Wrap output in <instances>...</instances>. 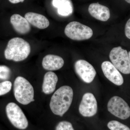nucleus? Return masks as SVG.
Listing matches in <instances>:
<instances>
[{
	"label": "nucleus",
	"mask_w": 130,
	"mask_h": 130,
	"mask_svg": "<svg viewBox=\"0 0 130 130\" xmlns=\"http://www.w3.org/2000/svg\"><path fill=\"white\" fill-rule=\"evenodd\" d=\"M73 95V90L70 86L60 87L51 97L50 103L51 111L55 115L63 116L70 108Z\"/></svg>",
	"instance_id": "nucleus-1"
},
{
	"label": "nucleus",
	"mask_w": 130,
	"mask_h": 130,
	"mask_svg": "<svg viewBox=\"0 0 130 130\" xmlns=\"http://www.w3.org/2000/svg\"><path fill=\"white\" fill-rule=\"evenodd\" d=\"M30 51V46L28 42L21 38L15 37L8 42L4 55L6 59L19 62L28 58Z\"/></svg>",
	"instance_id": "nucleus-2"
},
{
	"label": "nucleus",
	"mask_w": 130,
	"mask_h": 130,
	"mask_svg": "<svg viewBox=\"0 0 130 130\" xmlns=\"http://www.w3.org/2000/svg\"><path fill=\"white\" fill-rule=\"evenodd\" d=\"M14 97L18 102L27 105L34 101V90L30 83L23 77L16 78L14 83Z\"/></svg>",
	"instance_id": "nucleus-3"
},
{
	"label": "nucleus",
	"mask_w": 130,
	"mask_h": 130,
	"mask_svg": "<svg viewBox=\"0 0 130 130\" xmlns=\"http://www.w3.org/2000/svg\"><path fill=\"white\" fill-rule=\"evenodd\" d=\"M64 33L68 37L76 41L88 40L93 35L91 28L77 21L68 24L65 28Z\"/></svg>",
	"instance_id": "nucleus-4"
},
{
	"label": "nucleus",
	"mask_w": 130,
	"mask_h": 130,
	"mask_svg": "<svg viewBox=\"0 0 130 130\" xmlns=\"http://www.w3.org/2000/svg\"><path fill=\"white\" fill-rule=\"evenodd\" d=\"M109 59L112 64L124 74L130 73V61L127 51L121 47L113 48L110 51Z\"/></svg>",
	"instance_id": "nucleus-5"
},
{
	"label": "nucleus",
	"mask_w": 130,
	"mask_h": 130,
	"mask_svg": "<svg viewBox=\"0 0 130 130\" xmlns=\"http://www.w3.org/2000/svg\"><path fill=\"white\" fill-rule=\"evenodd\" d=\"M6 110L8 118L15 128L21 130L27 128L28 120L22 109L17 104L9 103L7 105Z\"/></svg>",
	"instance_id": "nucleus-6"
},
{
	"label": "nucleus",
	"mask_w": 130,
	"mask_h": 130,
	"mask_svg": "<svg viewBox=\"0 0 130 130\" xmlns=\"http://www.w3.org/2000/svg\"><path fill=\"white\" fill-rule=\"evenodd\" d=\"M108 110L115 116L125 120L130 116V108L123 99L118 96L111 98L107 104Z\"/></svg>",
	"instance_id": "nucleus-7"
},
{
	"label": "nucleus",
	"mask_w": 130,
	"mask_h": 130,
	"mask_svg": "<svg viewBox=\"0 0 130 130\" xmlns=\"http://www.w3.org/2000/svg\"><path fill=\"white\" fill-rule=\"evenodd\" d=\"M74 68L78 76L86 83L92 82L96 75V72L93 66L84 60L77 61L74 64Z\"/></svg>",
	"instance_id": "nucleus-8"
},
{
	"label": "nucleus",
	"mask_w": 130,
	"mask_h": 130,
	"mask_svg": "<svg viewBox=\"0 0 130 130\" xmlns=\"http://www.w3.org/2000/svg\"><path fill=\"white\" fill-rule=\"evenodd\" d=\"M97 110V102L94 95L90 93L85 94L79 106L80 113L84 117H92L96 113Z\"/></svg>",
	"instance_id": "nucleus-9"
},
{
	"label": "nucleus",
	"mask_w": 130,
	"mask_h": 130,
	"mask_svg": "<svg viewBox=\"0 0 130 130\" xmlns=\"http://www.w3.org/2000/svg\"><path fill=\"white\" fill-rule=\"evenodd\" d=\"M101 68L105 77L109 81L118 86L123 84L124 79L122 75L111 63L104 61L102 64Z\"/></svg>",
	"instance_id": "nucleus-10"
},
{
	"label": "nucleus",
	"mask_w": 130,
	"mask_h": 130,
	"mask_svg": "<svg viewBox=\"0 0 130 130\" xmlns=\"http://www.w3.org/2000/svg\"><path fill=\"white\" fill-rule=\"evenodd\" d=\"M10 22L16 32L20 35L28 34L30 31V24L25 18L18 14L11 16Z\"/></svg>",
	"instance_id": "nucleus-11"
},
{
	"label": "nucleus",
	"mask_w": 130,
	"mask_h": 130,
	"mask_svg": "<svg viewBox=\"0 0 130 130\" xmlns=\"http://www.w3.org/2000/svg\"><path fill=\"white\" fill-rule=\"evenodd\" d=\"M88 11L92 17L100 21H106L110 17L109 8L98 3H93L89 6Z\"/></svg>",
	"instance_id": "nucleus-12"
},
{
	"label": "nucleus",
	"mask_w": 130,
	"mask_h": 130,
	"mask_svg": "<svg viewBox=\"0 0 130 130\" xmlns=\"http://www.w3.org/2000/svg\"><path fill=\"white\" fill-rule=\"evenodd\" d=\"M64 63V60L60 56L49 54L43 58L42 66L44 70L47 71H56L63 67Z\"/></svg>",
	"instance_id": "nucleus-13"
},
{
	"label": "nucleus",
	"mask_w": 130,
	"mask_h": 130,
	"mask_svg": "<svg viewBox=\"0 0 130 130\" xmlns=\"http://www.w3.org/2000/svg\"><path fill=\"white\" fill-rule=\"evenodd\" d=\"M25 18L30 24L38 29H43L48 28L49 26L48 20L41 14L29 12L26 13Z\"/></svg>",
	"instance_id": "nucleus-14"
},
{
	"label": "nucleus",
	"mask_w": 130,
	"mask_h": 130,
	"mask_svg": "<svg viewBox=\"0 0 130 130\" xmlns=\"http://www.w3.org/2000/svg\"><path fill=\"white\" fill-rule=\"evenodd\" d=\"M52 5L57 8L58 13L60 16H68L73 12V5L71 0H53Z\"/></svg>",
	"instance_id": "nucleus-15"
},
{
	"label": "nucleus",
	"mask_w": 130,
	"mask_h": 130,
	"mask_svg": "<svg viewBox=\"0 0 130 130\" xmlns=\"http://www.w3.org/2000/svg\"><path fill=\"white\" fill-rule=\"evenodd\" d=\"M58 81V76L54 73L49 71L45 73L42 87L43 93L46 94L53 93L56 88Z\"/></svg>",
	"instance_id": "nucleus-16"
},
{
	"label": "nucleus",
	"mask_w": 130,
	"mask_h": 130,
	"mask_svg": "<svg viewBox=\"0 0 130 130\" xmlns=\"http://www.w3.org/2000/svg\"><path fill=\"white\" fill-rule=\"evenodd\" d=\"M107 127L110 130H130L128 126L116 120L109 121Z\"/></svg>",
	"instance_id": "nucleus-17"
},
{
	"label": "nucleus",
	"mask_w": 130,
	"mask_h": 130,
	"mask_svg": "<svg viewBox=\"0 0 130 130\" xmlns=\"http://www.w3.org/2000/svg\"><path fill=\"white\" fill-rule=\"evenodd\" d=\"M12 84L10 81H6L0 83V96L4 95L10 91Z\"/></svg>",
	"instance_id": "nucleus-18"
},
{
	"label": "nucleus",
	"mask_w": 130,
	"mask_h": 130,
	"mask_svg": "<svg viewBox=\"0 0 130 130\" xmlns=\"http://www.w3.org/2000/svg\"><path fill=\"white\" fill-rule=\"evenodd\" d=\"M11 74V70L9 67L5 65H0V79H8Z\"/></svg>",
	"instance_id": "nucleus-19"
},
{
	"label": "nucleus",
	"mask_w": 130,
	"mask_h": 130,
	"mask_svg": "<svg viewBox=\"0 0 130 130\" xmlns=\"http://www.w3.org/2000/svg\"><path fill=\"white\" fill-rule=\"evenodd\" d=\"M55 130H74L72 124L66 121H60L55 128Z\"/></svg>",
	"instance_id": "nucleus-20"
},
{
	"label": "nucleus",
	"mask_w": 130,
	"mask_h": 130,
	"mask_svg": "<svg viewBox=\"0 0 130 130\" xmlns=\"http://www.w3.org/2000/svg\"><path fill=\"white\" fill-rule=\"evenodd\" d=\"M125 32L126 37L130 39V18L128 20L126 24Z\"/></svg>",
	"instance_id": "nucleus-21"
},
{
	"label": "nucleus",
	"mask_w": 130,
	"mask_h": 130,
	"mask_svg": "<svg viewBox=\"0 0 130 130\" xmlns=\"http://www.w3.org/2000/svg\"><path fill=\"white\" fill-rule=\"evenodd\" d=\"M9 2L13 4H17L19 3L23 2L25 0H8Z\"/></svg>",
	"instance_id": "nucleus-22"
},
{
	"label": "nucleus",
	"mask_w": 130,
	"mask_h": 130,
	"mask_svg": "<svg viewBox=\"0 0 130 130\" xmlns=\"http://www.w3.org/2000/svg\"><path fill=\"white\" fill-rule=\"evenodd\" d=\"M125 1L126 2L130 4V0H125Z\"/></svg>",
	"instance_id": "nucleus-23"
},
{
	"label": "nucleus",
	"mask_w": 130,
	"mask_h": 130,
	"mask_svg": "<svg viewBox=\"0 0 130 130\" xmlns=\"http://www.w3.org/2000/svg\"><path fill=\"white\" fill-rule=\"evenodd\" d=\"M128 55H129V59L130 61V51L128 53Z\"/></svg>",
	"instance_id": "nucleus-24"
}]
</instances>
